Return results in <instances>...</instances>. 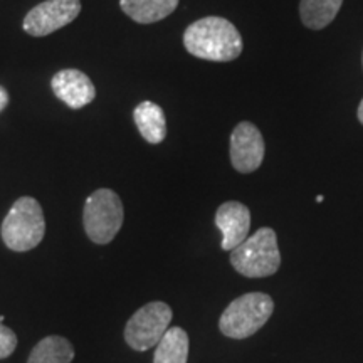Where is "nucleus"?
Here are the masks:
<instances>
[{"mask_svg": "<svg viewBox=\"0 0 363 363\" xmlns=\"http://www.w3.org/2000/svg\"><path fill=\"white\" fill-rule=\"evenodd\" d=\"M187 52L206 61H234L242 52V38L233 22L222 17H203L185 29Z\"/></svg>", "mask_w": 363, "mask_h": 363, "instance_id": "nucleus-1", "label": "nucleus"}, {"mask_svg": "<svg viewBox=\"0 0 363 363\" xmlns=\"http://www.w3.org/2000/svg\"><path fill=\"white\" fill-rule=\"evenodd\" d=\"M4 242L16 252L38 247L45 234V219L40 203L33 197H21L2 222Z\"/></svg>", "mask_w": 363, "mask_h": 363, "instance_id": "nucleus-2", "label": "nucleus"}, {"mask_svg": "<svg viewBox=\"0 0 363 363\" xmlns=\"http://www.w3.org/2000/svg\"><path fill=\"white\" fill-rule=\"evenodd\" d=\"M230 264L246 278H267L274 274L281 266V252L274 230L269 227L256 230V234L233 249Z\"/></svg>", "mask_w": 363, "mask_h": 363, "instance_id": "nucleus-3", "label": "nucleus"}, {"mask_svg": "<svg viewBox=\"0 0 363 363\" xmlns=\"http://www.w3.org/2000/svg\"><path fill=\"white\" fill-rule=\"evenodd\" d=\"M272 311H274V303L269 294H242V296L235 298L222 313L219 328L222 335L229 338H249L269 321Z\"/></svg>", "mask_w": 363, "mask_h": 363, "instance_id": "nucleus-4", "label": "nucleus"}, {"mask_svg": "<svg viewBox=\"0 0 363 363\" xmlns=\"http://www.w3.org/2000/svg\"><path fill=\"white\" fill-rule=\"evenodd\" d=\"M123 219V202L111 189H98L84 203V230L94 244H110L120 233Z\"/></svg>", "mask_w": 363, "mask_h": 363, "instance_id": "nucleus-5", "label": "nucleus"}, {"mask_svg": "<svg viewBox=\"0 0 363 363\" xmlns=\"http://www.w3.org/2000/svg\"><path fill=\"white\" fill-rule=\"evenodd\" d=\"M172 308L163 301H153L140 308L125 326V340L136 352H147L157 347L165 331L170 328Z\"/></svg>", "mask_w": 363, "mask_h": 363, "instance_id": "nucleus-6", "label": "nucleus"}, {"mask_svg": "<svg viewBox=\"0 0 363 363\" xmlns=\"http://www.w3.org/2000/svg\"><path fill=\"white\" fill-rule=\"evenodd\" d=\"M79 12V0H45L27 12L22 27L33 38H45L71 24Z\"/></svg>", "mask_w": 363, "mask_h": 363, "instance_id": "nucleus-7", "label": "nucleus"}, {"mask_svg": "<svg viewBox=\"0 0 363 363\" xmlns=\"http://www.w3.org/2000/svg\"><path fill=\"white\" fill-rule=\"evenodd\" d=\"M264 140L261 131L249 121L235 126L230 135V162L240 174H251L264 160Z\"/></svg>", "mask_w": 363, "mask_h": 363, "instance_id": "nucleus-8", "label": "nucleus"}, {"mask_svg": "<svg viewBox=\"0 0 363 363\" xmlns=\"http://www.w3.org/2000/svg\"><path fill=\"white\" fill-rule=\"evenodd\" d=\"M52 93L72 110L88 106L96 98V88L93 81L79 69H62L51 79Z\"/></svg>", "mask_w": 363, "mask_h": 363, "instance_id": "nucleus-9", "label": "nucleus"}, {"mask_svg": "<svg viewBox=\"0 0 363 363\" xmlns=\"http://www.w3.org/2000/svg\"><path fill=\"white\" fill-rule=\"evenodd\" d=\"M216 225L222 233V249L233 251L247 239L251 229V212L240 202H224L216 212Z\"/></svg>", "mask_w": 363, "mask_h": 363, "instance_id": "nucleus-10", "label": "nucleus"}, {"mask_svg": "<svg viewBox=\"0 0 363 363\" xmlns=\"http://www.w3.org/2000/svg\"><path fill=\"white\" fill-rule=\"evenodd\" d=\"M133 120L136 128L148 143L158 145L167 136L165 113L158 104L152 101H143L135 108Z\"/></svg>", "mask_w": 363, "mask_h": 363, "instance_id": "nucleus-11", "label": "nucleus"}, {"mask_svg": "<svg viewBox=\"0 0 363 363\" xmlns=\"http://www.w3.org/2000/svg\"><path fill=\"white\" fill-rule=\"evenodd\" d=\"M121 11L138 24H153L169 17L179 0H120Z\"/></svg>", "mask_w": 363, "mask_h": 363, "instance_id": "nucleus-12", "label": "nucleus"}, {"mask_svg": "<svg viewBox=\"0 0 363 363\" xmlns=\"http://www.w3.org/2000/svg\"><path fill=\"white\" fill-rule=\"evenodd\" d=\"M189 335L184 328L174 326L165 331L157 345L153 363H187Z\"/></svg>", "mask_w": 363, "mask_h": 363, "instance_id": "nucleus-13", "label": "nucleus"}, {"mask_svg": "<svg viewBox=\"0 0 363 363\" xmlns=\"http://www.w3.org/2000/svg\"><path fill=\"white\" fill-rule=\"evenodd\" d=\"M74 358V347L65 337L51 335L35 345L27 363H71Z\"/></svg>", "mask_w": 363, "mask_h": 363, "instance_id": "nucleus-14", "label": "nucleus"}, {"mask_svg": "<svg viewBox=\"0 0 363 363\" xmlns=\"http://www.w3.org/2000/svg\"><path fill=\"white\" fill-rule=\"evenodd\" d=\"M343 0H301L299 16L308 29L320 30L333 22Z\"/></svg>", "mask_w": 363, "mask_h": 363, "instance_id": "nucleus-15", "label": "nucleus"}, {"mask_svg": "<svg viewBox=\"0 0 363 363\" xmlns=\"http://www.w3.org/2000/svg\"><path fill=\"white\" fill-rule=\"evenodd\" d=\"M17 347V337L11 328L2 325L0 321V358L11 357Z\"/></svg>", "mask_w": 363, "mask_h": 363, "instance_id": "nucleus-16", "label": "nucleus"}, {"mask_svg": "<svg viewBox=\"0 0 363 363\" xmlns=\"http://www.w3.org/2000/svg\"><path fill=\"white\" fill-rule=\"evenodd\" d=\"M9 104V94H7V91L4 89V88H0V111L4 110V108H6Z\"/></svg>", "mask_w": 363, "mask_h": 363, "instance_id": "nucleus-17", "label": "nucleus"}, {"mask_svg": "<svg viewBox=\"0 0 363 363\" xmlns=\"http://www.w3.org/2000/svg\"><path fill=\"white\" fill-rule=\"evenodd\" d=\"M358 121L363 125V99H362L360 106H358Z\"/></svg>", "mask_w": 363, "mask_h": 363, "instance_id": "nucleus-18", "label": "nucleus"}]
</instances>
